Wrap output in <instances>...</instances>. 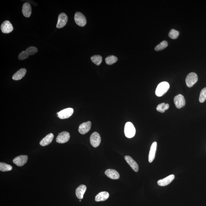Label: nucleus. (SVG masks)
Wrapping results in <instances>:
<instances>
[{
  "instance_id": "obj_1",
  "label": "nucleus",
  "mask_w": 206,
  "mask_h": 206,
  "mask_svg": "<svg viewBox=\"0 0 206 206\" xmlns=\"http://www.w3.org/2000/svg\"><path fill=\"white\" fill-rule=\"evenodd\" d=\"M169 88V85L168 82L164 81L161 82L157 86L155 94L157 96L162 97L168 91Z\"/></svg>"
},
{
  "instance_id": "obj_2",
  "label": "nucleus",
  "mask_w": 206,
  "mask_h": 206,
  "mask_svg": "<svg viewBox=\"0 0 206 206\" xmlns=\"http://www.w3.org/2000/svg\"><path fill=\"white\" fill-rule=\"evenodd\" d=\"M136 129L133 123L127 122L126 123L124 128V134L128 138H133L136 134Z\"/></svg>"
},
{
  "instance_id": "obj_3",
  "label": "nucleus",
  "mask_w": 206,
  "mask_h": 206,
  "mask_svg": "<svg viewBox=\"0 0 206 206\" xmlns=\"http://www.w3.org/2000/svg\"><path fill=\"white\" fill-rule=\"evenodd\" d=\"M198 76L196 73L192 72L187 75L186 79V85L188 87L191 88L197 82Z\"/></svg>"
},
{
  "instance_id": "obj_4",
  "label": "nucleus",
  "mask_w": 206,
  "mask_h": 206,
  "mask_svg": "<svg viewBox=\"0 0 206 206\" xmlns=\"http://www.w3.org/2000/svg\"><path fill=\"white\" fill-rule=\"evenodd\" d=\"M75 22L77 25L81 27L85 26L87 23L86 19L83 14L81 12L76 13L74 17Z\"/></svg>"
},
{
  "instance_id": "obj_5",
  "label": "nucleus",
  "mask_w": 206,
  "mask_h": 206,
  "mask_svg": "<svg viewBox=\"0 0 206 206\" xmlns=\"http://www.w3.org/2000/svg\"><path fill=\"white\" fill-rule=\"evenodd\" d=\"M101 140L100 134L96 132L93 133L90 137L91 145L95 148H97L100 145Z\"/></svg>"
},
{
  "instance_id": "obj_6",
  "label": "nucleus",
  "mask_w": 206,
  "mask_h": 206,
  "mask_svg": "<svg viewBox=\"0 0 206 206\" xmlns=\"http://www.w3.org/2000/svg\"><path fill=\"white\" fill-rule=\"evenodd\" d=\"M70 138L69 133L67 131L62 132L58 134L56 138V142L58 143L64 144L67 142Z\"/></svg>"
},
{
  "instance_id": "obj_7",
  "label": "nucleus",
  "mask_w": 206,
  "mask_h": 206,
  "mask_svg": "<svg viewBox=\"0 0 206 206\" xmlns=\"http://www.w3.org/2000/svg\"><path fill=\"white\" fill-rule=\"evenodd\" d=\"M175 106L178 109L184 107L186 104V100L182 94H178L175 97L174 99Z\"/></svg>"
},
{
  "instance_id": "obj_8",
  "label": "nucleus",
  "mask_w": 206,
  "mask_h": 206,
  "mask_svg": "<svg viewBox=\"0 0 206 206\" xmlns=\"http://www.w3.org/2000/svg\"><path fill=\"white\" fill-rule=\"evenodd\" d=\"M74 110L72 108H69L59 112L57 117L61 119H65L69 118L72 115L73 113Z\"/></svg>"
},
{
  "instance_id": "obj_9",
  "label": "nucleus",
  "mask_w": 206,
  "mask_h": 206,
  "mask_svg": "<svg viewBox=\"0 0 206 206\" xmlns=\"http://www.w3.org/2000/svg\"><path fill=\"white\" fill-rule=\"evenodd\" d=\"M68 16L65 13H62L58 15V22L56 27L58 28H61L65 26L68 21Z\"/></svg>"
},
{
  "instance_id": "obj_10",
  "label": "nucleus",
  "mask_w": 206,
  "mask_h": 206,
  "mask_svg": "<svg viewBox=\"0 0 206 206\" xmlns=\"http://www.w3.org/2000/svg\"><path fill=\"white\" fill-rule=\"evenodd\" d=\"M1 28L2 33L5 34L10 33L13 30L12 24L8 20L4 21L1 25Z\"/></svg>"
},
{
  "instance_id": "obj_11",
  "label": "nucleus",
  "mask_w": 206,
  "mask_h": 206,
  "mask_svg": "<svg viewBox=\"0 0 206 206\" xmlns=\"http://www.w3.org/2000/svg\"><path fill=\"white\" fill-rule=\"evenodd\" d=\"M28 157L27 155H22L18 156L14 158L13 163L19 166H23L27 162Z\"/></svg>"
},
{
  "instance_id": "obj_12",
  "label": "nucleus",
  "mask_w": 206,
  "mask_h": 206,
  "mask_svg": "<svg viewBox=\"0 0 206 206\" xmlns=\"http://www.w3.org/2000/svg\"><path fill=\"white\" fill-rule=\"evenodd\" d=\"M91 123L90 121L82 123L80 125L78 131L81 134H85L91 130Z\"/></svg>"
},
{
  "instance_id": "obj_13",
  "label": "nucleus",
  "mask_w": 206,
  "mask_h": 206,
  "mask_svg": "<svg viewBox=\"0 0 206 206\" xmlns=\"http://www.w3.org/2000/svg\"><path fill=\"white\" fill-rule=\"evenodd\" d=\"M175 178V176L174 175H169L165 178L158 181V184L160 186H165L168 185L173 181Z\"/></svg>"
},
{
  "instance_id": "obj_14",
  "label": "nucleus",
  "mask_w": 206,
  "mask_h": 206,
  "mask_svg": "<svg viewBox=\"0 0 206 206\" xmlns=\"http://www.w3.org/2000/svg\"><path fill=\"white\" fill-rule=\"evenodd\" d=\"M157 143L154 142L152 144L150 148V151L148 155V162L152 163L155 159V154L157 150Z\"/></svg>"
},
{
  "instance_id": "obj_15",
  "label": "nucleus",
  "mask_w": 206,
  "mask_h": 206,
  "mask_svg": "<svg viewBox=\"0 0 206 206\" xmlns=\"http://www.w3.org/2000/svg\"><path fill=\"white\" fill-rule=\"evenodd\" d=\"M125 159L127 163L130 165L131 168L134 172H137L139 170V166L138 164L133 158L130 156L127 155L125 157Z\"/></svg>"
},
{
  "instance_id": "obj_16",
  "label": "nucleus",
  "mask_w": 206,
  "mask_h": 206,
  "mask_svg": "<svg viewBox=\"0 0 206 206\" xmlns=\"http://www.w3.org/2000/svg\"><path fill=\"white\" fill-rule=\"evenodd\" d=\"M22 11L24 16L26 17H29L32 12L31 7L30 4L28 2L25 3L22 7Z\"/></svg>"
},
{
  "instance_id": "obj_17",
  "label": "nucleus",
  "mask_w": 206,
  "mask_h": 206,
  "mask_svg": "<svg viewBox=\"0 0 206 206\" xmlns=\"http://www.w3.org/2000/svg\"><path fill=\"white\" fill-rule=\"evenodd\" d=\"M105 175L108 177L112 179H118L120 178V175L117 171L113 169H108L105 172Z\"/></svg>"
},
{
  "instance_id": "obj_18",
  "label": "nucleus",
  "mask_w": 206,
  "mask_h": 206,
  "mask_svg": "<svg viewBox=\"0 0 206 206\" xmlns=\"http://www.w3.org/2000/svg\"><path fill=\"white\" fill-rule=\"evenodd\" d=\"M54 137V135L52 133L48 134L40 141V145L42 146H46L49 145L52 142Z\"/></svg>"
},
{
  "instance_id": "obj_19",
  "label": "nucleus",
  "mask_w": 206,
  "mask_h": 206,
  "mask_svg": "<svg viewBox=\"0 0 206 206\" xmlns=\"http://www.w3.org/2000/svg\"><path fill=\"white\" fill-rule=\"evenodd\" d=\"M86 186L84 185H81L76 190V194L77 198L79 199H82L83 198L84 194L86 191Z\"/></svg>"
},
{
  "instance_id": "obj_20",
  "label": "nucleus",
  "mask_w": 206,
  "mask_h": 206,
  "mask_svg": "<svg viewBox=\"0 0 206 206\" xmlns=\"http://www.w3.org/2000/svg\"><path fill=\"white\" fill-rule=\"evenodd\" d=\"M26 73V70L25 68H22L14 74L12 79L14 80L18 81L22 79L24 77Z\"/></svg>"
},
{
  "instance_id": "obj_21",
  "label": "nucleus",
  "mask_w": 206,
  "mask_h": 206,
  "mask_svg": "<svg viewBox=\"0 0 206 206\" xmlns=\"http://www.w3.org/2000/svg\"><path fill=\"white\" fill-rule=\"evenodd\" d=\"M109 194L107 192H101L99 193L95 197L96 202L104 201L109 198Z\"/></svg>"
},
{
  "instance_id": "obj_22",
  "label": "nucleus",
  "mask_w": 206,
  "mask_h": 206,
  "mask_svg": "<svg viewBox=\"0 0 206 206\" xmlns=\"http://www.w3.org/2000/svg\"><path fill=\"white\" fill-rule=\"evenodd\" d=\"M169 108V105L168 103H162L158 105L157 107V110L161 113L165 112V110H167Z\"/></svg>"
},
{
  "instance_id": "obj_23",
  "label": "nucleus",
  "mask_w": 206,
  "mask_h": 206,
  "mask_svg": "<svg viewBox=\"0 0 206 206\" xmlns=\"http://www.w3.org/2000/svg\"><path fill=\"white\" fill-rule=\"evenodd\" d=\"M12 167L10 165L5 163L1 162L0 163V171L1 172H7L12 170Z\"/></svg>"
},
{
  "instance_id": "obj_24",
  "label": "nucleus",
  "mask_w": 206,
  "mask_h": 206,
  "mask_svg": "<svg viewBox=\"0 0 206 206\" xmlns=\"http://www.w3.org/2000/svg\"><path fill=\"white\" fill-rule=\"evenodd\" d=\"M117 61L118 58L114 55L109 56L106 57L105 60L106 64L109 65H112L117 62Z\"/></svg>"
},
{
  "instance_id": "obj_25",
  "label": "nucleus",
  "mask_w": 206,
  "mask_h": 206,
  "mask_svg": "<svg viewBox=\"0 0 206 206\" xmlns=\"http://www.w3.org/2000/svg\"><path fill=\"white\" fill-rule=\"evenodd\" d=\"M168 46V43L166 40H163L155 47V49L157 51H160L166 48Z\"/></svg>"
},
{
  "instance_id": "obj_26",
  "label": "nucleus",
  "mask_w": 206,
  "mask_h": 206,
  "mask_svg": "<svg viewBox=\"0 0 206 206\" xmlns=\"http://www.w3.org/2000/svg\"><path fill=\"white\" fill-rule=\"evenodd\" d=\"M91 60L94 64L97 65H99L102 61V57L99 55H94L91 57Z\"/></svg>"
},
{
  "instance_id": "obj_27",
  "label": "nucleus",
  "mask_w": 206,
  "mask_h": 206,
  "mask_svg": "<svg viewBox=\"0 0 206 206\" xmlns=\"http://www.w3.org/2000/svg\"><path fill=\"white\" fill-rule=\"evenodd\" d=\"M179 35V32L175 29H172L169 31V36L171 39L175 40L177 39Z\"/></svg>"
},
{
  "instance_id": "obj_28",
  "label": "nucleus",
  "mask_w": 206,
  "mask_h": 206,
  "mask_svg": "<svg viewBox=\"0 0 206 206\" xmlns=\"http://www.w3.org/2000/svg\"><path fill=\"white\" fill-rule=\"evenodd\" d=\"M206 100V88H204L200 92L199 100L200 103H203Z\"/></svg>"
},
{
  "instance_id": "obj_29",
  "label": "nucleus",
  "mask_w": 206,
  "mask_h": 206,
  "mask_svg": "<svg viewBox=\"0 0 206 206\" xmlns=\"http://www.w3.org/2000/svg\"><path fill=\"white\" fill-rule=\"evenodd\" d=\"M26 51L27 52L29 55H33L37 52L38 50L36 47L31 46V47H28L26 49Z\"/></svg>"
},
{
  "instance_id": "obj_30",
  "label": "nucleus",
  "mask_w": 206,
  "mask_h": 206,
  "mask_svg": "<svg viewBox=\"0 0 206 206\" xmlns=\"http://www.w3.org/2000/svg\"><path fill=\"white\" fill-rule=\"evenodd\" d=\"M29 55L26 51H23L21 52L19 55V60H24L29 57Z\"/></svg>"
}]
</instances>
